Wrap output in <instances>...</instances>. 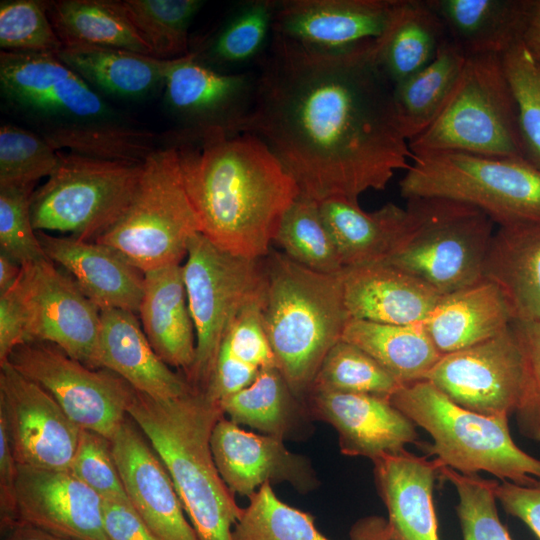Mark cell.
Returning <instances> with one entry per match:
<instances>
[{
    "instance_id": "6da1fadb",
    "label": "cell",
    "mask_w": 540,
    "mask_h": 540,
    "mask_svg": "<svg viewBox=\"0 0 540 540\" xmlns=\"http://www.w3.org/2000/svg\"><path fill=\"white\" fill-rule=\"evenodd\" d=\"M375 41L322 49L273 33L258 62L255 100L241 133L262 140L300 195L318 203H359L411 164Z\"/></svg>"
},
{
    "instance_id": "7a4b0ae2",
    "label": "cell",
    "mask_w": 540,
    "mask_h": 540,
    "mask_svg": "<svg viewBox=\"0 0 540 540\" xmlns=\"http://www.w3.org/2000/svg\"><path fill=\"white\" fill-rule=\"evenodd\" d=\"M200 233L230 253L265 258L300 190L258 137L211 131L171 137Z\"/></svg>"
},
{
    "instance_id": "3957f363",
    "label": "cell",
    "mask_w": 540,
    "mask_h": 540,
    "mask_svg": "<svg viewBox=\"0 0 540 540\" xmlns=\"http://www.w3.org/2000/svg\"><path fill=\"white\" fill-rule=\"evenodd\" d=\"M224 415L219 402L195 389L168 400L135 391L128 409L164 463L198 540H232L243 510L211 450L212 431Z\"/></svg>"
},
{
    "instance_id": "277c9868",
    "label": "cell",
    "mask_w": 540,
    "mask_h": 540,
    "mask_svg": "<svg viewBox=\"0 0 540 540\" xmlns=\"http://www.w3.org/2000/svg\"><path fill=\"white\" fill-rule=\"evenodd\" d=\"M267 283L262 321L276 366L305 403L330 349L351 319L339 274L312 271L272 249L264 258Z\"/></svg>"
},
{
    "instance_id": "5b68a950",
    "label": "cell",
    "mask_w": 540,
    "mask_h": 540,
    "mask_svg": "<svg viewBox=\"0 0 540 540\" xmlns=\"http://www.w3.org/2000/svg\"><path fill=\"white\" fill-rule=\"evenodd\" d=\"M392 404L432 438L428 456L464 475L487 472L501 481L526 485L540 479V460L513 440L508 418L465 409L427 380L401 385Z\"/></svg>"
},
{
    "instance_id": "8992f818",
    "label": "cell",
    "mask_w": 540,
    "mask_h": 540,
    "mask_svg": "<svg viewBox=\"0 0 540 540\" xmlns=\"http://www.w3.org/2000/svg\"><path fill=\"white\" fill-rule=\"evenodd\" d=\"M399 189L406 200L435 197L474 206L498 227L540 223V169L523 157L414 155Z\"/></svg>"
},
{
    "instance_id": "52a82bcc",
    "label": "cell",
    "mask_w": 540,
    "mask_h": 540,
    "mask_svg": "<svg viewBox=\"0 0 540 540\" xmlns=\"http://www.w3.org/2000/svg\"><path fill=\"white\" fill-rule=\"evenodd\" d=\"M408 145L413 156L464 152L523 157L517 108L501 55L467 57L460 77L437 118Z\"/></svg>"
},
{
    "instance_id": "ba28073f",
    "label": "cell",
    "mask_w": 540,
    "mask_h": 540,
    "mask_svg": "<svg viewBox=\"0 0 540 540\" xmlns=\"http://www.w3.org/2000/svg\"><path fill=\"white\" fill-rule=\"evenodd\" d=\"M406 209V232L384 263L418 277L442 295L482 279L495 224L486 213L435 197L408 199Z\"/></svg>"
},
{
    "instance_id": "9c48e42d",
    "label": "cell",
    "mask_w": 540,
    "mask_h": 540,
    "mask_svg": "<svg viewBox=\"0 0 540 540\" xmlns=\"http://www.w3.org/2000/svg\"><path fill=\"white\" fill-rule=\"evenodd\" d=\"M200 224L187 194L176 148H158L143 164L137 191L123 216L95 242L143 273L180 264Z\"/></svg>"
},
{
    "instance_id": "30bf717a",
    "label": "cell",
    "mask_w": 540,
    "mask_h": 540,
    "mask_svg": "<svg viewBox=\"0 0 540 540\" xmlns=\"http://www.w3.org/2000/svg\"><path fill=\"white\" fill-rule=\"evenodd\" d=\"M182 270L196 336L195 361L186 379L193 389L205 392L230 324L245 308L263 304L266 268L264 258L230 253L196 233Z\"/></svg>"
},
{
    "instance_id": "8fae6325",
    "label": "cell",
    "mask_w": 540,
    "mask_h": 540,
    "mask_svg": "<svg viewBox=\"0 0 540 540\" xmlns=\"http://www.w3.org/2000/svg\"><path fill=\"white\" fill-rule=\"evenodd\" d=\"M59 164L31 200L36 231L96 241L126 212L143 164L105 161L59 151Z\"/></svg>"
},
{
    "instance_id": "7c38bea8",
    "label": "cell",
    "mask_w": 540,
    "mask_h": 540,
    "mask_svg": "<svg viewBox=\"0 0 540 540\" xmlns=\"http://www.w3.org/2000/svg\"><path fill=\"white\" fill-rule=\"evenodd\" d=\"M7 361L44 388L82 429L111 441L128 416L135 395L130 384L108 369L84 365L54 344H21Z\"/></svg>"
},
{
    "instance_id": "4fadbf2b",
    "label": "cell",
    "mask_w": 540,
    "mask_h": 540,
    "mask_svg": "<svg viewBox=\"0 0 540 540\" xmlns=\"http://www.w3.org/2000/svg\"><path fill=\"white\" fill-rule=\"evenodd\" d=\"M0 89L10 108L44 122V129L121 121L97 91L53 53L1 51Z\"/></svg>"
},
{
    "instance_id": "5bb4252c",
    "label": "cell",
    "mask_w": 540,
    "mask_h": 540,
    "mask_svg": "<svg viewBox=\"0 0 540 540\" xmlns=\"http://www.w3.org/2000/svg\"><path fill=\"white\" fill-rule=\"evenodd\" d=\"M21 303L27 342L54 344L71 358L98 368L100 309L50 259L21 266L12 286Z\"/></svg>"
},
{
    "instance_id": "9a60e30c",
    "label": "cell",
    "mask_w": 540,
    "mask_h": 540,
    "mask_svg": "<svg viewBox=\"0 0 540 540\" xmlns=\"http://www.w3.org/2000/svg\"><path fill=\"white\" fill-rule=\"evenodd\" d=\"M163 86L165 104L181 125L173 136L192 138L211 131L236 135L251 113L257 76L217 71L190 52L169 61Z\"/></svg>"
},
{
    "instance_id": "2e32d148",
    "label": "cell",
    "mask_w": 540,
    "mask_h": 540,
    "mask_svg": "<svg viewBox=\"0 0 540 540\" xmlns=\"http://www.w3.org/2000/svg\"><path fill=\"white\" fill-rule=\"evenodd\" d=\"M425 380L457 405L486 416L515 413L523 361L512 329L473 346L443 354Z\"/></svg>"
},
{
    "instance_id": "e0dca14e",
    "label": "cell",
    "mask_w": 540,
    "mask_h": 540,
    "mask_svg": "<svg viewBox=\"0 0 540 540\" xmlns=\"http://www.w3.org/2000/svg\"><path fill=\"white\" fill-rule=\"evenodd\" d=\"M0 423L18 466L70 469L81 428L8 361L0 364Z\"/></svg>"
},
{
    "instance_id": "ac0fdd59",
    "label": "cell",
    "mask_w": 540,
    "mask_h": 540,
    "mask_svg": "<svg viewBox=\"0 0 540 540\" xmlns=\"http://www.w3.org/2000/svg\"><path fill=\"white\" fill-rule=\"evenodd\" d=\"M210 444L218 471L234 494L250 498L263 484L282 482L307 493L319 484L309 459L288 450L284 440L246 431L225 415L216 423Z\"/></svg>"
},
{
    "instance_id": "d6986e66",
    "label": "cell",
    "mask_w": 540,
    "mask_h": 540,
    "mask_svg": "<svg viewBox=\"0 0 540 540\" xmlns=\"http://www.w3.org/2000/svg\"><path fill=\"white\" fill-rule=\"evenodd\" d=\"M127 497L157 540H198L158 454L127 416L111 440Z\"/></svg>"
},
{
    "instance_id": "ffe728a7",
    "label": "cell",
    "mask_w": 540,
    "mask_h": 540,
    "mask_svg": "<svg viewBox=\"0 0 540 540\" xmlns=\"http://www.w3.org/2000/svg\"><path fill=\"white\" fill-rule=\"evenodd\" d=\"M402 0H276L273 33L322 49L379 39Z\"/></svg>"
},
{
    "instance_id": "44dd1931",
    "label": "cell",
    "mask_w": 540,
    "mask_h": 540,
    "mask_svg": "<svg viewBox=\"0 0 540 540\" xmlns=\"http://www.w3.org/2000/svg\"><path fill=\"white\" fill-rule=\"evenodd\" d=\"M305 404L311 418L329 423L339 436V447L346 456L372 461L402 452L418 443L416 425L390 398L326 390L312 391Z\"/></svg>"
},
{
    "instance_id": "7402d4cb",
    "label": "cell",
    "mask_w": 540,
    "mask_h": 540,
    "mask_svg": "<svg viewBox=\"0 0 540 540\" xmlns=\"http://www.w3.org/2000/svg\"><path fill=\"white\" fill-rule=\"evenodd\" d=\"M18 522L70 540H108L102 498L70 470L18 466Z\"/></svg>"
},
{
    "instance_id": "603a6c76",
    "label": "cell",
    "mask_w": 540,
    "mask_h": 540,
    "mask_svg": "<svg viewBox=\"0 0 540 540\" xmlns=\"http://www.w3.org/2000/svg\"><path fill=\"white\" fill-rule=\"evenodd\" d=\"M47 257L60 265L99 309L137 314L144 291V273L112 248L73 236L37 231Z\"/></svg>"
},
{
    "instance_id": "cb8c5ba5",
    "label": "cell",
    "mask_w": 540,
    "mask_h": 540,
    "mask_svg": "<svg viewBox=\"0 0 540 540\" xmlns=\"http://www.w3.org/2000/svg\"><path fill=\"white\" fill-rule=\"evenodd\" d=\"M342 282L350 317L376 323H422L442 297L423 280L386 263L343 269Z\"/></svg>"
},
{
    "instance_id": "d4e9b609",
    "label": "cell",
    "mask_w": 540,
    "mask_h": 540,
    "mask_svg": "<svg viewBox=\"0 0 540 540\" xmlns=\"http://www.w3.org/2000/svg\"><path fill=\"white\" fill-rule=\"evenodd\" d=\"M373 463L393 540H439L433 488L443 466L435 458L429 460L407 450Z\"/></svg>"
},
{
    "instance_id": "484cf974",
    "label": "cell",
    "mask_w": 540,
    "mask_h": 540,
    "mask_svg": "<svg viewBox=\"0 0 540 540\" xmlns=\"http://www.w3.org/2000/svg\"><path fill=\"white\" fill-rule=\"evenodd\" d=\"M98 368L112 371L137 392L155 399L180 397L193 388L150 345L136 314L121 309L100 311Z\"/></svg>"
},
{
    "instance_id": "4316f807",
    "label": "cell",
    "mask_w": 540,
    "mask_h": 540,
    "mask_svg": "<svg viewBox=\"0 0 540 540\" xmlns=\"http://www.w3.org/2000/svg\"><path fill=\"white\" fill-rule=\"evenodd\" d=\"M137 314L156 354L168 366L181 369L186 377L195 361L196 336L181 264L144 273Z\"/></svg>"
},
{
    "instance_id": "83f0119b",
    "label": "cell",
    "mask_w": 540,
    "mask_h": 540,
    "mask_svg": "<svg viewBox=\"0 0 540 540\" xmlns=\"http://www.w3.org/2000/svg\"><path fill=\"white\" fill-rule=\"evenodd\" d=\"M322 218L344 269L386 262L398 248L408 225V211L395 203L367 212L344 198L319 202Z\"/></svg>"
},
{
    "instance_id": "f1b7e54d",
    "label": "cell",
    "mask_w": 540,
    "mask_h": 540,
    "mask_svg": "<svg viewBox=\"0 0 540 540\" xmlns=\"http://www.w3.org/2000/svg\"><path fill=\"white\" fill-rule=\"evenodd\" d=\"M512 322L510 308L500 290L482 278L442 295L422 325L443 355L488 340Z\"/></svg>"
},
{
    "instance_id": "f546056e",
    "label": "cell",
    "mask_w": 540,
    "mask_h": 540,
    "mask_svg": "<svg viewBox=\"0 0 540 540\" xmlns=\"http://www.w3.org/2000/svg\"><path fill=\"white\" fill-rule=\"evenodd\" d=\"M466 56L502 55L522 41L532 0H426Z\"/></svg>"
},
{
    "instance_id": "4dcf8cb0",
    "label": "cell",
    "mask_w": 540,
    "mask_h": 540,
    "mask_svg": "<svg viewBox=\"0 0 540 540\" xmlns=\"http://www.w3.org/2000/svg\"><path fill=\"white\" fill-rule=\"evenodd\" d=\"M482 278L500 290L513 321L540 320V223L498 227Z\"/></svg>"
},
{
    "instance_id": "1f68e13d",
    "label": "cell",
    "mask_w": 540,
    "mask_h": 540,
    "mask_svg": "<svg viewBox=\"0 0 540 540\" xmlns=\"http://www.w3.org/2000/svg\"><path fill=\"white\" fill-rule=\"evenodd\" d=\"M56 56L95 91L141 98L163 86L170 60L98 46H64Z\"/></svg>"
},
{
    "instance_id": "d6a6232c",
    "label": "cell",
    "mask_w": 540,
    "mask_h": 540,
    "mask_svg": "<svg viewBox=\"0 0 540 540\" xmlns=\"http://www.w3.org/2000/svg\"><path fill=\"white\" fill-rule=\"evenodd\" d=\"M220 405L236 424L284 441L306 431L311 418L306 404L294 395L276 366L261 369L250 385Z\"/></svg>"
},
{
    "instance_id": "836d02e7",
    "label": "cell",
    "mask_w": 540,
    "mask_h": 540,
    "mask_svg": "<svg viewBox=\"0 0 540 540\" xmlns=\"http://www.w3.org/2000/svg\"><path fill=\"white\" fill-rule=\"evenodd\" d=\"M46 9L63 47H109L152 56L121 1L57 0L46 2Z\"/></svg>"
},
{
    "instance_id": "e575fe53",
    "label": "cell",
    "mask_w": 540,
    "mask_h": 540,
    "mask_svg": "<svg viewBox=\"0 0 540 540\" xmlns=\"http://www.w3.org/2000/svg\"><path fill=\"white\" fill-rule=\"evenodd\" d=\"M342 339L368 353L402 385L425 380L442 356L422 323L393 325L351 318Z\"/></svg>"
},
{
    "instance_id": "d590c367",
    "label": "cell",
    "mask_w": 540,
    "mask_h": 540,
    "mask_svg": "<svg viewBox=\"0 0 540 540\" xmlns=\"http://www.w3.org/2000/svg\"><path fill=\"white\" fill-rule=\"evenodd\" d=\"M446 38L426 0H402L389 28L375 41L377 63L394 86L427 66Z\"/></svg>"
},
{
    "instance_id": "8d00e7d4",
    "label": "cell",
    "mask_w": 540,
    "mask_h": 540,
    "mask_svg": "<svg viewBox=\"0 0 540 540\" xmlns=\"http://www.w3.org/2000/svg\"><path fill=\"white\" fill-rule=\"evenodd\" d=\"M466 58L446 38L427 66L393 86L396 118L408 142L437 118L460 77Z\"/></svg>"
},
{
    "instance_id": "74e56055",
    "label": "cell",
    "mask_w": 540,
    "mask_h": 540,
    "mask_svg": "<svg viewBox=\"0 0 540 540\" xmlns=\"http://www.w3.org/2000/svg\"><path fill=\"white\" fill-rule=\"evenodd\" d=\"M276 0H246L199 50L192 52L202 64L224 73L260 61L273 36ZM243 72V71H242Z\"/></svg>"
},
{
    "instance_id": "f35d334b",
    "label": "cell",
    "mask_w": 540,
    "mask_h": 540,
    "mask_svg": "<svg viewBox=\"0 0 540 540\" xmlns=\"http://www.w3.org/2000/svg\"><path fill=\"white\" fill-rule=\"evenodd\" d=\"M40 135L57 151L105 161L143 164L158 149L155 134L121 121L57 126Z\"/></svg>"
},
{
    "instance_id": "ab89813d",
    "label": "cell",
    "mask_w": 540,
    "mask_h": 540,
    "mask_svg": "<svg viewBox=\"0 0 540 540\" xmlns=\"http://www.w3.org/2000/svg\"><path fill=\"white\" fill-rule=\"evenodd\" d=\"M273 244L292 261L312 271L339 274L344 269L319 203L302 195L283 216Z\"/></svg>"
},
{
    "instance_id": "60d3db41",
    "label": "cell",
    "mask_w": 540,
    "mask_h": 540,
    "mask_svg": "<svg viewBox=\"0 0 540 540\" xmlns=\"http://www.w3.org/2000/svg\"><path fill=\"white\" fill-rule=\"evenodd\" d=\"M121 4L153 57L172 60L190 53L189 27L204 1L122 0Z\"/></svg>"
},
{
    "instance_id": "b9f144b4",
    "label": "cell",
    "mask_w": 540,
    "mask_h": 540,
    "mask_svg": "<svg viewBox=\"0 0 540 540\" xmlns=\"http://www.w3.org/2000/svg\"><path fill=\"white\" fill-rule=\"evenodd\" d=\"M249 499L232 530V540H330L315 526L314 517L281 501L270 483Z\"/></svg>"
},
{
    "instance_id": "7bdbcfd3",
    "label": "cell",
    "mask_w": 540,
    "mask_h": 540,
    "mask_svg": "<svg viewBox=\"0 0 540 540\" xmlns=\"http://www.w3.org/2000/svg\"><path fill=\"white\" fill-rule=\"evenodd\" d=\"M401 385L368 353L341 339L324 358L311 392L326 390L390 398Z\"/></svg>"
},
{
    "instance_id": "ee69618b",
    "label": "cell",
    "mask_w": 540,
    "mask_h": 540,
    "mask_svg": "<svg viewBox=\"0 0 540 540\" xmlns=\"http://www.w3.org/2000/svg\"><path fill=\"white\" fill-rule=\"evenodd\" d=\"M516 108L523 157L540 169V62L522 41L501 55Z\"/></svg>"
},
{
    "instance_id": "f6af8a7d",
    "label": "cell",
    "mask_w": 540,
    "mask_h": 540,
    "mask_svg": "<svg viewBox=\"0 0 540 540\" xmlns=\"http://www.w3.org/2000/svg\"><path fill=\"white\" fill-rule=\"evenodd\" d=\"M59 151L40 134L21 127H0V187L36 185L59 164Z\"/></svg>"
},
{
    "instance_id": "bcb514c9",
    "label": "cell",
    "mask_w": 540,
    "mask_h": 540,
    "mask_svg": "<svg viewBox=\"0 0 540 540\" xmlns=\"http://www.w3.org/2000/svg\"><path fill=\"white\" fill-rule=\"evenodd\" d=\"M439 476L457 492L456 512L463 540H512L498 515L495 480L464 475L445 466L441 467Z\"/></svg>"
},
{
    "instance_id": "7dc6e473",
    "label": "cell",
    "mask_w": 540,
    "mask_h": 540,
    "mask_svg": "<svg viewBox=\"0 0 540 540\" xmlns=\"http://www.w3.org/2000/svg\"><path fill=\"white\" fill-rule=\"evenodd\" d=\"M0 47L8 52L60 51L63 44L48 17L46 1H1Z\"/></svg>"
},
{
    "instance_id": "c3c4849f",
    "label": "cell",
    "mask_w": 540,
    "mask_h": 540,
    "mask_svg": "<svg viewBox=\"0 0 540 540\" xmlns=\"http://www.w3.org/2000/svg\"><path fill=\"white\" fill-rule=\"evenodd\" d=\"M34 185L0 187L1 251L20 266L49 259L31 218Z\"/></svg>"
},
{
    "instance_id": "681fc988",
    "label": "cell",
    "mask_w": 540,
    "mask_h": 540,
    "mask_svg": "<svg viewBox=\"0 0 540 540\" xmlns=\"http://www.w3.org/2000/svg\"><path fill=\"white\" fill-rule=\"evenodd\" d=\"M512 329L523 361V385L515 410L519 432L540 442V320L513 321Z\"/></svg>"
},
{
    "instance_id": "f907efd6",
    "label": "cell",
    "mask_w": 540,
    "mask_h": 540,
    "mask_svg": "<svg viewBox=\"0 0 540 540\" xmlns=\"http://www.w3.org/2000/svg\"><path fill=\"white\" fill-rule=\"evenodd\" d=\"M69 470L102 499H128L111 441L97 432L81 428Z\"/></svg>"
},
{
    "instance_id": "816d5d0a",
    "label": "cell",
    "mask_w": 540,
    "mask_h": 540,
    "mask_svg": "<svg viewBox=\"0 0 540 540\" xmlns=\"http://www.w3.org/2000/svg\"><path fill=\"white\" fill-rule=\"evenodd\" d=\"M261 307V304H255L242 310L230 324L219 347L258 370L276 366Z\"/></svg>"
},
{
    "instance_id": "f5cc1de1",
    "label": "cell",
    "mask_w": 540,
    "mask_h": 540,
    "mask_svg": "<svg viewBox=\"0 0 540 540\" xmlns=\"http://www.w3.org/2000/svg\"><path fill=\"white\" fill-rule=\"evenodd\" d=\"M494 492L504 510L521 520L540 540V479L526 485L495 480Z\"/></svg>"
},
{
    "instance_id": "db71d44e",
    "label": "cell",
    "mask_w": 540,
    "mask_h": 540,
    "mask_svg": "<svg viewBox=\"0 0 540 540\" xmlns=\"http://www.w3.org/2000/svg\"><path fill=\"white\" fill-rule=\"evenodd\" d=\"M102 521L108 540H157L129 499H102Z\"/></svg>"
},
{
    "instance_id": "11a10c76",
    "label": "cell",
    "mask_w": 540,
    "mask_h": 540,
    "mask_svg": "<svg viewBox=\"0 0 540 540\" xmlns=\"http://www.w3.org/2000/svg\"><path fill=\"white\" fill-rule=\"evenodd\" d=\"M18 465L13 457L6 430L0 423V530L17 523Z\"/></svg>"
},
{
    "instance_id": "9f6ffc18",
    "label": "cell",
    "mask_w": 540,
    "mask_h": 540,
    "mask_svg": "<svg viewBox=\"0 0 540 540\" xmlns=\"http://www.w3.org/2000/svg\"><path fill=\"white\" fill-rule=\"evenodd\" d=\"M27 342L26 321L21 303L11 287L0 294V364L11 352Z\"/></svg>"
},
{
    "instance_id": "6f0895ef",
    "label": "cell",
    "mask_w": 540,
    "mask_h": 540,
    "mask_svg": "<svg viewBox=\"0 0 540 540\" xmlns=\"http://www.w3.org/2000/svg\"><path fill=\"white\" fill-rule=\"evenodd\" d=\"M351 540H393L388 522L379 516L359 519L350 530Z\"/></svg>"
},
{
    "instance_id": "680465c9",
    "label": "cell",
    "mask_w": 540,
    "mask_h": 540,
    "mask_svg": "<svg viewBox=\"0 0 540 540\" xmlns=\"http://www.w3.org/2000/svg\"><path fill=\"white\" fill-rule=\"evenodd\" d=\"M522 42L532 56L540 62V0H532Z\"/></svg>"
},
{
    "instance_id": "91938a15",
    "label": "cell",
    "mask_w": 540,
    "mask_h": 540,
    "mask_svg": "<svg viewBox=\"0 0 540 540\" xmlns=\"http://www.w3.org/2000/svg\"><path fill=\"white\" fill-rule=\"evenodd\" d=\"M1 537L2 540H70L21 522L1 533Z\"/></svg>"
},
{
    "instance_id": "94428289",
    "label": "cell",
    "mask_w": 540,
    "mask_h": 540,
    "mask_svg": "<svg viewBox=\"0 0 540 540\" xmlns=\"http://www.w3.org/2000/svg\"><path fill=\"white\" fill-rule=\"evenodd\" d=\"M21 273V266L6 255L0 252V294L9 290L18 280Z\"/></svg>"
}]
</instances>
